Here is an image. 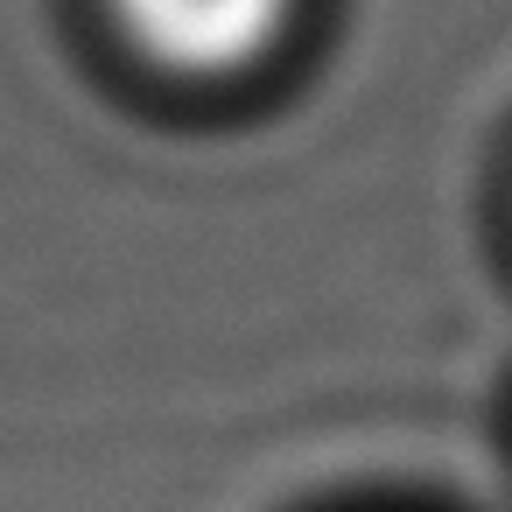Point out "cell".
<instances>
[{
    "label": "cell",
    "mask_w": 512,
    "mask_h": 512,
    "mask_svg": "<svg viewBox=\"0 0 512 512\" xmlns=\"http://www.w3.org/2000/svg\"><path fill=\"white\" fill-rule=\"evenodd\" d=\"M295 0H113L141 57L183 78H232L274 50Z\"/></svg>",
    "instance_id": "6da1fadb"
}]
</instances>
